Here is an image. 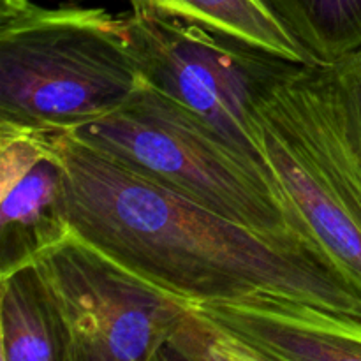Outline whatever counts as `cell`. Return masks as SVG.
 <instances>
[{"mask_svg":"<svg viewBox=\"0 0 361 361\" xmlns=\"http://www.w3.org/2000/svg\"><path fill=\"white\" fill-rule=\"evenodd\" d=\"M256 118L279 187L361 295V140L330 66L296 67L261 97Z\"/></svg>","mask_w":361,"mask_h":361,"instance_id":"obj_4","label":"cell"},{"mask_svg":"<svg viewBox=\"0 0 361 361\" xmlns=\"http://www.w3.org/2000/svg\"><path fill=\"white\" fill-rule=\"evenodd\" d=\"M326 66H330L334 80L344 101L345 111L361 140V49Z\"/></svg>","mask_w":361,"mask_h":361,"instance_id":"obj_13","label":"cell"},{"mask_svg":"<svg viewBox=\"0 0 361 361\" xmlns=\"http://www.w3.org/2000/svg\"><path fill=\"white\" fill-rule=\"evenodd\" d=\"M0 360L69 361V337L37 263L0 274Z\"/></svg>","mask_w":361,"mask_h":361,"instance_id":"obj_9","label":"cell"},{"mask_svg":"<svg viewBox=\"0 0 361 361\" xmlns=\"http://www.w3.org/2000/svg\"><path fill=\"white\" fill-rule=\"evenodd\" d=\"M263 361L249 344L190 303L162 342L155 361Z\"/></svg>","mask_w":361,"mask_h":361,"instance_id":"obj_12","label":"cell"},{"mask_svg":"<svg viewBox=\"0 0 361 361\" xmlns=\"http://www.w3.org/2000/svg\"><path fill=\"white\" fill-rule=\"evenodd\" d=\"M129 35L145 83L185 106L233 147L268 168L259 143L257 104L302 63L200 25L136 11L129 13Z\"/></svg>","mask_w":361,"mask_h":361,"instance_id":"obj_5","label":"cell"},{"mask_svg":"<svg viewBox=\"0 0 361 361\" xmlns=\"http://www.w3.org/2000/svg\"><path fill=\"white\" fill-rule=\"evenodd\" d=\"M63 134L0 118V274L34 263L74 233Z\"/></svg>","mask_w":361,"mask_h":361,"instance_id":"obj_7","label":"cell"},{"mask_svg":"<svg viewBox=\"0 0 361 361\" xmlns=\"http://www.w3.org/2000/svg\"><path fill=\"white\" fill-rule=\"evenodd\" d=\"M74 235L189 303L268 293L361 317V295L321 254L274 242L143 175L66 130Z\"/></svg>","mask_w":361,"mask_h":361,"instance_id":"obj_1","label":"cell"},{"mask_svg":"<svg viewBox=\"0 0 361 361\" xmlns=\"http://www.w3.org/2000/svg\"><path fill=\"white\" fill-rule=\"evenodd\" d=\"M314 63L361 49V0H264Z\"/></svg>","mask_w":361,"mask_h":361,"instance_id":"obj_11","label":"cell"},{"mask_svg":"<svg viewBox=\"0 0 361 361\" xmlns=\"http://www.w3.org/2000/svg\"><path fill=\"white\" fill-rule=\"evenodd\" d=\"M69 337V361H155L189 302L71 235L39 257Z\"/></svg>","mask_w":361,"mask_h":361,"instance_id":"obj_6","label":"cell"},{"mask_svg":"<svg viewBox=\"0 0 361 361\" xmlns=\"http://www.w3.org/2000/svg\"><path fill=\"white\" fill-rule=\"evenodd\" d=\"M129 13L0 4V118L73 130L143 87Z\"/></svg>","mask_w":361,"mask_h":361,"instance_id":"obj_3","label":"cell"},{"mask_svg":"<svg viewBox=\"0 0 361 361\" xmlns=\"http://www.w3.org/2000/svg\"><path fill=\"white\" fill-rule=\"evenodd\" d=\"M133 11L200 25L296 63H314L264 0H129Z\"/></svg>","mask_w":361,"mask_h":361,"instance_id":"obj_10","label":"cell"},{"mask_svg":"<svg viewBox=\"0 0 361 361\" xmlns=\"http://www.w3.org/2000/svg\"><path fill=\"white\" fill-rule=\"evenodd\" d=\"M71 134L137 175L274 242L326 256L270 169L150 85Z\"/></svg>","mask_w":361,"mask_h":361,"instance_id":"obj_2","label":"cell"},{"mask_svg":"<svg viewBox=\"0 0 361 361\" xmlns=\"http://www.w3.org/2000/svg\"><path fill=\"white\" fill-rule=\"evenodd\" d=\"M267 360L361 361V317L288 296L194 303Z\"/></svg>","mask_w":361,"mask_h":361,"instance_id":"obj_8","label":"cell"}]
</instances>
